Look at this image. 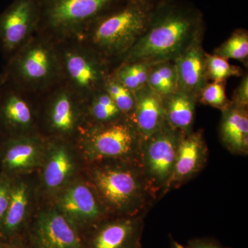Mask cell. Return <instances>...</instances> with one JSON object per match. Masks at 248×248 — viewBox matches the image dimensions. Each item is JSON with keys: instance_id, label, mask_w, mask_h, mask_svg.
I'll return each instance as SVG.
<instances>
[{"instance_id": "cell-1", "label": "cell", "mask_w": 248, "mask_h": 248, "mask_svg": "<svg viewBox=\"0 0 248 248\" xmlns=\"http://www.w3.org/2000/svg\"><path fill=\"white\" fill-rule=\"evenodd\" d=\"M203 16L194 5L170 0L155 8L143 35L124 55L123 63L174 61L203 37Z\"/></svg>"}, {"instance_id": "cell-2", "label": "cell", "mask_w": 248, "mask_h": 248, "mask_svg": "<svg viewBox=\"0 0 248 248\" xmlns=\"http://www.w3.org/2000/svg\"><path fill=\"white\" fill-rule=\"evenodd\" d=\"M83 175L97 192L110 217L146 215L156 200L140 160L88 163Z\"/></svg>"}, {"instance_id": "cell-3", "label": "cell", "mask_w": 248, "mask_h": 248, "mask_svg": "<svg viewBox=\"0 0 248 248\" xmlns=\"http://www.w3.org/2000/svg\"><path fill=\"white\" fill-rule=\"evenodd\" d=\"M155 7L141 0H125L99 18L84 32L94 53L123 57L146 31Z\"/></svg>"}, {"instance_id": "cell-4", "label": "cell", "mask_w": 248, "mask_h": 248, "mask_svg": "<svg viewBox=\"0 0 248 248\" xmlns=\"http://www.w3.org/2000/svg\"><path fill=\"white\" fill-rule=\"evenodd\" d=\"M142 141L129 116L110 123L86 125L76 140L86 164L109 159L140 160Z\"/></svg>"}, {"instance_id": "cell-5", "label": "cell", "mask_w": 248, "mask_h": 248, "mask_svg": "<svg viewBox=\"0 0 248 248\" xmlns=\"http://www.w3.org/2000/svg\"><path fill=\"white\" fill-rule=\"evenodd\" d=\"M125 0H40L39 27L62 37L84 34L99 18Z\"/></svg>"}, {"instance_id": "cell-6", "label": "cell", "mask_w": 248, "mask_h": 248, "mask_svg": "<svg viewBox=\"0 0 248 248\" xmlns=\"http://www.w3.org/2000/svg\"><path fill=\"white\" fill-rule=\"evenodd\" d=\"M86 162L76 141L46 138L45 155L36 172L41 201H48L81 177Z\"/></svg>"}, {"instance_id": "cell-7", "label": "cell", "mask_w": 248, "mask_h": 248, "mask_svg": "<svg viewBox=\"0 0 248 248\" xmlns=\"http://www.w3.org/2000/svg\"><path fill=\"white\" fill-rule=\"evenodd\" d=\"M45 202H50L81 235L110 217L83 174Z\"/></svg>"}, {"instance_id": "cell-8", "label": "cell", "mask_w": 248, "mask_h": 248, "mask_svg": "<svg viewBox=\"0 0 248 248\" xmlns=\"http://www.w3.org/2000/svg\"><path fill=\"white\" fill-rule=\"evenodd\" d=\"M182 135L166 122L156 133L142 141L141 167L156 200L164 196L172 175Z\"/></svg>"}, {"instance_id": "cell-9", "label": "cell", "mask_w": 248, "mask_h": 248, "mask_svg": "<svg viewBox=\"0 0 248 248\" xmlns=\"http://www.w3.org/2000/svg\"><path fill=\"white\" fill-rule=\"evenodd\" d=\"M22 239L29 248H84L82 235L45 201H41Z\"/></svg>"}, {"instance_id": "cell-10", "label": "cell", "mask_w": 248, "mask_h": 248, "mask_svg": "<svg viewBox=\"0 0 248 248\" xmlns=\"http://www.w3.org/2000/svg\"><path fill=\"white\" fill-rule=\"evenodd\" d=\"M10 179L9 204L0 228V239H22L41 202L37 176L35 172Z\"/></svg>"}, {"instance_id": "cell-11", "label": "cell", "mask_w": 248, "mask_h": 248, "mask_svg": "<svg viewBox=\"0 0 248 248\" xmlns=\"http://www.w3.org/2000/svg\"><path fill=\"white\" fill-rule=\"evenodd\" d=\"M43 123L45 138L76 141L86 126L84 101L69 90H60L47 103Z\"/></svg>"}, {"instance_id": "cell-12", "label": "cell", "mask_w": 248, "mask_h": 248, "mask_svg": "<svg viewBox=\"0 0 248 248\" xmlns=\"http://www.w3.org/2000/svg\"><path fill=\"white\" fill-rule=\"evenodd\" d=\"M15 74L29 87L42 88L58 76L60 61L52 46L46 40L28 41L15 58Z\"/></svg>"}, {"instance_id": "cell-13", "label": "cell", "mask_w": 248, "mask_h": 248, "mask_svg": "<svg viewBox=\"0 0 248 248\" xmlns=\"http://www.w3.org/2000/svg\"><path fill=\"white\" fill-rule=\"evenodd\" d=\"M46 138L40 133L6 137L0 151V173L11 178L37 172Z\"/></svg>"}, {"instance_id": "cell-14", "label": "cell", "mask_w": 248, "mask_h": 248, "mask_svg": "<svg viewBox=\"0 0 248 248\" xmlns=\"http://www.w3.org/2000/svg\"><path fill=\"white\" fill-rule=\"evenodd\" d=\"M63 65L72 86L84 102L104 89L107 69L101 57L94 52L67 49L63 54Z\"/></svg>"}, {"instance_id": "cell-15", "label": "cell", "mask_w": 248, "mask_h": 248, "mask_svg": "<svg viewBox=\"0 0 248 248\" xmlns=\"http://www.w3.org/2000/svg\"><path fill=\"white\" fill-rule=\"evenodd\" d=\"M144 216L104 220L82 235L84 248H141Z\"/></svg>"}, {"instance_id": "cell-16", "label": "cell", "mask_w": 248, "mask_h": 248, "mask_svg": "<svg viewBox=\"0 0 248 248\" xmlns=\"http://www.w3.org/2000/svg\"><path fill=\"white\" fill-rule=\"evenodd\" d=\"M40 0H14L0 16V40L5 50L22 47L39 27Z\"/></svg>"}, {"instance_id": "cell-17", "label": "cell", "mask_w": 248, "mask_h": 248, "mask_svg": "<svg viewBox=\"0 0 248 248\" xmlns=\"http://www.w3.org/2000/svg\"><path fill=\"white\" fill-rule=\"evenodd\" d=\"M208 147L202 130L182 134L178 144L172 175L165 189L180 187L202 171L208 160Z\"/></svg>"}, {"instance_id": "cell-18", "label": "cell", "mask_w": 248, "mask_h": 248, "mask_svg": "<svg viewBox=\"0 0 248 248\" xmlns=\"http://www.w3.org/2000/svg\"><path fill=\"white\" fill-rule=\"evenodd\" d=\"M174 62L177 71L178 89L193 94L198 99L208 81L202 38L193 42Z\"/></svg>"}, {"instance_id": "cell-19", "label": "cell", "mask_w": 248, "mask_h": 248, "mask_svg": "<svg viewBox=\"0 0 248 248\" xmlns=\"http://www.w3.org/2000/svg\"><path fill=\"white\" fill-rule=\"evenodd\" d=\"M136 104L133 120L142 139L148 138L159 130L167 122L164 106V97L148 86L135 92Z\"/></svg>"}, {"instance_id": "cell-20", "label": "cell", "mask_w": 248, "mask_h": 248, "mask_svg": "<svg viewBox=\"0 0 248 248\" xmlns=\"http://www.w3.org/2000/svg\"><path fill=\"white\" fill-rule=\"evenodd\" d=\"M0 120L7 131L6 137L39 133L35 111L17 94H11L5 99L0 107Z\"/></svg>"}, {"instance_id": "cell-21", "label": "cell", "mask_w": 248, "mask_h": 248, "mask_svg": "<svg viewBox=\"0 0 248 248\" xmlns=\"http://www.w3.org/2000/svg\"><path fill=\"white\" fill-rule=\"evenodd\" d=\"M222 143L233 154L247 155L248 151V109L230 104L222 111L220 124Z\"/></svg>"}, {"instance_id": "cell-22", "label": "cell", "mask_w": 248, "mask_h": 248, "mask_svg": "<svg viewBox=\"0 0 248 248\" xmlns=\"http://www.w3.org/2000/svg\"><path fill=\"white\" fill-rule=\"evenodd\" d=\"M197 101L193 94L182 90L164 97L165 114L169 125L181 133H192Z\"/></svg>"}, {"instance_id": "cell-23", "label": "cell", "mask_w": 248, "mask_h": 248, "mask_svg": "<svg viewBox=\"0 0 248 248\" xmlns=\"http://www.w3.org/2000/svg\"><path fill=\"white\" fill-rule=\"evenodd\" d=\"M85 114L86 125L110 123L125 116L104 89L85 102Z\"/></svg>"}, {"instance_id": "cell-24", "label": "cell", "mask_w": 248, "mask_h": 248, "mask_svg": "<svg viewBox=\"0 0 248 248\" xmlns=\"http://www.w3.org/2000/svg\"><path fill=\"white\" fill-rule=\"evenodd\" d=\"M147 86L163 97H167L179 90L174 61L153 64L148 74Z\"/></svg>"}, {"instance_id": "cell-25", "label": "cell", "mask_w": 248, "mask_h": 248, "mask_svg": "<svg viewBox=\"0 0 248 248\" xmlns=\"http://www.w3.org/2000/svg\"><path fill=\"white\" fill-rule=\"evenodd\" d=\"M152 66V63L147 62L123 63L113 76L125 87L135 93L146 86Z\"/></svg>"}, {"instance_id": "cell-26", "label": "cell", "mask_w": 248, "mask_h": 248, "mask_svg": "<svg viewBox=\"0 0 248 248\" xmlns=\"http://www.w3.org/2000/svg\"><path fill=\"white\" fill-rule=\"evenodd\" d=\"M214 55L226 60L246 61L248 57V31L245 29L234 31L228 40L215 49Z\"/></svg>"}, {"instance_id": "cell-27", "label": "cell", "mask_w": 248, "mask_h": 248, "mask_svg": "<svg viewBox=\"0 0 248 248\" xmlns=\"http://www.w3.org/2000/svg\"><path fill=\"white\" fill-rule=\"evenodd\" d=\"M205 70L207 79L213 82L223 83L231 77L244 76V71L241 67L234 66L228 60L205 53Z\"/></svg>"}, {"instance_id": "cell-28", "label": "cell", "mask_w": 248, "mask_h": 248, "mask_svg": "<svg viewBox=\"0 0 248 248\" xmlns=\"http://www.w3.org/2000/svg\"><path fill=\"white\" fill-rule=\"evenodd\" d=\"M104 89L112 98L116 106L122 114L130 116L135 110L136 104L135 93L120 83L115 77H108L104 84Z\"/></svg>"}, {"instance_id": "cell-29", "label": "cell", "mask_w": 248, "mask_h": 248, "mask_svg": "<svg viewBox=\"0 0 248 248\" xmlns=\"http://www.w3.org/2000/svg\"><path fill=\"white\" fill-rule=\"evenodd\" d=\"M198 100L204 105L216 108L221 111L231 104L227 98L223 83H207L201 91Z\"/></svg>"}, {"instance_id": "cell-30", "label": "cell", "mask_w": 248, "mask_h": 248, "mask_svg": "<svg viewBox=\"0 0 248 248\" xmlns=\"http://www.w3.org/2000/svg\"><path fill=\"white\" fill-rule=\"evenodd\" d=\"M11 195V179L0 173V228L9 207Z\"/></svg>"}, {"instance_id": "cell-31", "label": "cell", "mask_w": 248, "mask_h": 248, "mask_svg": "<svg viewBox=\"0 0 248 248\" xmlns=\"http://www.w3.org/2000/svg\"><path fill=\"white\" fill-rule=\"evenodd\" d=\"M241 83L235 91L231 103L237 107L246 108L248 105V76L244 75Z\"/></svg>"}, {"instance_id": "cell-32", "label": "cell", "mask_w": 248, "mask_h": 248, "mask_svg": "<svg viewBox=\"0 0 248 248\" xmlns=\"http://www.w3.org/2000/svg\"><path fill=\"white\" fill-rule=\"evenodd\" d=\"M186 248H228L224 247L214 240L208 239H194L187 243Z\"/></svg>"}, {"instance_id": "cell-33", "label": "cell", "mask_w": 248, "mask_h": 248, "mask_svg": "<svg viewBox=\"0 0 248 248\" xmlns=\"http://www.w3.org/2000/svg\"><path fill=\"white\" fill-rule=\"evenodd\" d=\"M0 248H29L23 239H0Z\"/></svg>"}, {"instance_id": "cell-34", "label": "cell", "mask_w": 248, "mask_h": 248, "mask_svg": "<svg viewBox=\"0 0 248 248\" xmlns=\"http://www.w3.org/2000/svg\"><path fill=\"white\" fill-rule=\"evenodd\" d=\"M170 248H186V246L178 243L175 241L172 236L170 237Z\"/></svg>"}, {"instance_id": "cell-35", "label": "cell", "mask_w": 248, "mask_h": 248, "mask_svg": "<svg viewBox=\"0 0 248 248\" xmlns=\"http://www.w3.org/2000/svg\"><path fill=\"white\" fill-rule=\"evenodd\" d=\"M141 1L148 3V4L153 5V6H156L157 5L162 4V3L170 1V0H141Z\"/></svg>"}, {"instance_id": "cell-36", "label": "cell", "mask_w": 248, "mask_h": 248, "mask_svg": "<svg viewBox=\"0 0 248 248\" xmlns=\"http://www.w3.org/2000/svg\"><path fill=\"white\" fill-rule=\"evenodd\" d=\"M4 140H0V151H1V145H2V143L3 141H4Z\"/></svg>"}]
</instances>
